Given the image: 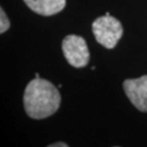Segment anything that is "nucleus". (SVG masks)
Here are the masks:
<instances>
[{
    "label": "nucleus",
    "instance_id": "obj_1",
    "mask_svg": "<svg viewBox=\"0 0 147 147\" xmlns=\"http://www.w3.org/2000/svg\"><path fill=\"white\" fill-rule=\"evenodd\" d=\"M24 108L32 119H45L56 113L61 96L58 88L47 80L35 78L27 84L23 97Z\"/></svg>",
    "mask_w": 147,
    "mask_h": 147
},
{
    "label": "nucleus",
    "instance_id": "obj_2",
    "mask_svg": "<svg viewBox=\"0 0 147 147\" xmlns=\"http://www.w3.org/2000/svg\"><path fill=\"white\" fill-rule=\"evenodd\" d=\"M92 31L97 42L107 49L116 47L123 35L121 22L110 14L97 18L92 24Z\"/></svg>",
    "mask_w": 147,
    "mask_h": 147
},
{
    "label": "nucleus",
    "instance_id": "obj_3",
    "mask_svg": "<svg viewBox=\"0 0 147 147\" xmlns=\"http://www.w3.org/2000/svg\"><path fill=\"white\" fill-rule=\"evenodd\" d=\"M62 51L69 64L74 68H84L89 61V50L83 37L68 35L62 40Z\"/></svg>",
    "mask_w": 147,
    "mask_h": 147
},
{
    "label": "nucleus",
    "instance_id": "obj_4",
    "mask_svg": "<svg viewBox=\"0 0 147 147\" xmlns=\"http://www.w3.org/2000/svg\"><path fill=\"white\" fill-rule=\"evenodd\" d=\"M123 88L133 106L142 112H147V75L125 80Z\"/></svg>",
    "mask_w": 147,
    "mask_h": 147
},
{
    "label": "nucleus",
    "instance_id": "obj_5",
    "mask_svg": "<svg viewBox=\"0 0 147 147\" xmlns=\"http://www.w3.org/2000/svg\"><path fill=\"white\" fill-rule=\"evenodd\" d=\"M33 12L45 16H55L65 8V0H24Z\"/></svg>",
    "mask_w": 147,
    "mask_h": 147
},
{
    "label": "nucleus",
    "instance_id": "obj_6",
    "mask_svg": "<svg viewBox=\"0 0 147 147\" xmlns=\"http://www.w3.org/2000/svg\"><path fill=\"white\" fill-rule=\"evenodd\" d=\"M10 27V20L8 19V16L5 14V12L3 9H0V33L3 34L5 32H7Z\"/></svg>",
    "mask_w": 147,
    "mask_h": 147
},
{
    "label": "nucleus",
    "instance_id": "obj_7",
    "mask_svg": "<svg viewBox=\"0 0 147 147\" xmlns=\"http://www.w3.org/2000/svg\"><path fill=\"white\" fill-rule=\"evenodd\" d=\"M49 147H68V144L63 142H58V143H55V144H50Z\"/></svg>",
    "mask_w": 147,
    "mask_h": 147
},
{
    "label": "nucleus",
    "instance_id": "obj_8",
    "mask_svg": "<svg viewBox=\"0 0 147 147\" xmlns=\"http://www.w3.org/2000/svg\"><path fill=\"white\" fill-rule=\"evenodd\" d=\"M35 78H39V74H38V73H35Z\"/></svg>",
    "mask_w": 147,
    "mask_h": 147
}]
</instances>
